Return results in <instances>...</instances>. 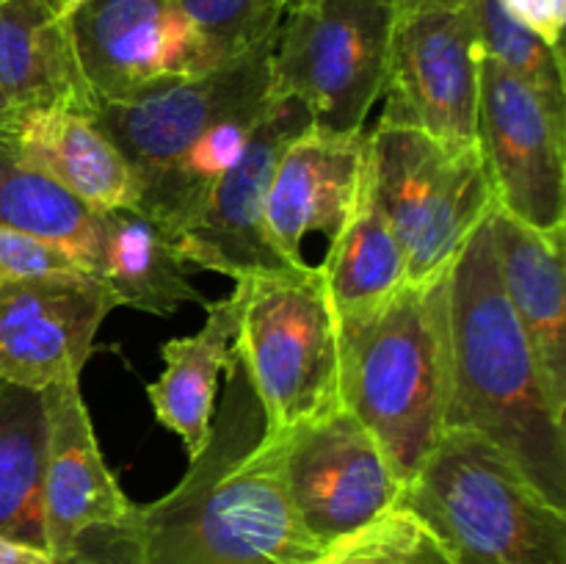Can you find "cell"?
Wrapping results in <instances>:
<instances>
[{
    "label": "cell",
    "instance_id": "obj_6",
    "mask_svg": "<svg viewBox=\"0 0 566 564\" xmlns=\"http://www.w3.org/2000/svg\"><path fill=\"white\" fill-rule=\"evenodd\" d=\"M376 205L407 263L409 285L446 276L464 243L495 208L479 147H446L412 127L368 133Z\"/></svg>",
    "mask_w": 566,
    "mask_h": 564
},
{
    "label": "cell",
    "instance_id": "obj_1",
    "mask_svg": "<svg viewBox=\"0 0 566 564\" xmlns=\"http://www.w3.org/2000/svg\"><path fill=\"white\" fill-rule=\"evenodd\" d=\"M210 437L180 484L130 523L97 531L122 564H315L321 545L293 509L285 437H265L263 407L232 348Z\"/></svg>",
    "mask_w": 566,
    "mask_h": 564
},
{
    "label": "cell",
    "instance_id": "obj_8",
    "mask_svg": "<svg viewBox=\"0 0 566 564\" xmlns=\"http://www.w3.org/2000/svg\"><path fill=\"white\" fill-rule=\"evenodd\" d=\"M481 39L475 3L398 17L379 125L412 127L446 147H473Z\"/></svg>",
    "mask_w": 566,
    "mask_h": 564
},
{
    "label": "cell",
    "instance_id": "obj_34",
    "mask_svg": "<svg viewBox=\"0 0 566 564\" xmlns=\"http://www.w3.org/2000/svg\"><path fill=\"white\" fill-rule=\"evenodd\" d=\"M282 3H285V9H287V6H291V3H293V0H282Z\"/></svg>",
    "mask_w": 566,
    "mask_h": 564
},
{
    "label": "cell",
    "instance_id": "obj_26",
    "mask_svg": "<svg viewBox=\"0 0 566 564\" xmlns=\"http://www.w3.org/2000/svg\"><path fill=\"white\" fill-rule=\"evenodd\" d=\"M475 11H479L481 53L523 77L556 114L566 116L564 50L551 48L531 28L520 25L497 0H475Z\"/></svg>",
    "mask_w": 566,
    "mask_h": 564
},
{
    "label": "cell",
    "instance_id": "obj_32",
    "mask_svg": "<svg viewBox=\"0 0 566 564\" xmlns=\"http://www.w3.org/2000/svg\"><path fill=\"white\" fill-rule=\"evenodd\" d=\"M475 3V0H398V11H429V9H462V6Z\"/></svg>",
    "mask_w": 566,
    "mask_h": 564
},
{
    "label": "cell",
    "instance_id": "obj_20",
    "mask_svg": "<svg viewBox=\"0 0 566 564\" xmlns=\"http://www.w3.org/2000/svg\"><path fill=\"white\" fill-rule=\"evenodd\" d=\"M241 310L243 282H235L230 296L208 302L202 330L160 346L164 370L147 387V396L158 424L180 437L188 457H197L210 437L219 379L232 359Z\"/></svg>",
    "mask_w": 566,
    "mask_h": 564
},
{
    "label": "cell",
    "instance_id": "obj_3",
    "mask_svg": "<svg viewBox=\"0 0 566 564\" xmlns=\"http://www.w3.org/2000/svg\"><path fill=\"white\" fill-rule=\"evenodd\" d=\"M340 404L376 437L401 484L446 431L448 274L337 318Z\"/></svg>",
    "mask_w": 566,
    "mask_h": 564
},
{
    "label": "cell",
    "instance_id": "obj_4",
    "mask_svg": "<svg viewBox=\"0 0 566 564\" xmlns=\"http://www.w3.org/2000/svg\"><path fill=\"white\" fill-rule=\"evenodd\" d=\"M398 503L423 518L459 564H566V509L475 431H442Z\"/></svg>",
    "mask_w": 566,
    "mask_h": 564
},
{
    "label": "cell",
    "instance_id": "obj_13",
    "mask_svg": "<svg viewBox=\"0 0 566 564\" xmlns=\"http://www.w3.org/2000/svg\"><path fill=\"white\" fill-rule=\"evenodd\" d=\"M114 307V291L94 271L0 282V382L42 393L81 379Z\"/></svg>",
    "mask_w": 566,
    "mask_h": 564
},
{
    "label": "cell",
    "instance_id": "obj_10",
    "mask_svg": "<svg viewBox=\"0 0 566 564\" xmlns=\"http://www.w3.org/2000/svg\"><path fill=\"white\" fill-rule=\"evenodd\" d=\"M61 20L94 105L213 70L177 0H61Z\"/></svg>",
    "mask_w": 566,
    "mask_h": 564
},
{
    "label": "cell",
    "instance_id": "obj_24",
    "mask_svg": "<svg viewBox=\"0 0 566 564\" xmlns=\"http://www.w3.org/2000/svg\"><path fill=\"white\" fill-rule=\"evenodd\" d=\"M48 412L42 393L0 382V536L44 547Z\"/></svg>",
    "mask_w": 566,
    "mask_h": 564
},
{
    "label": "cell",
    "instance_id": "obj_21",
    "mask_svg": "<svg viewBox=\"0 0 566 564\" xmlns=\"http://www.w3.org/2000/svg\"><path fill=\"white\" fill-rule=\"evenodd\" d=\"M103 280L119 307L171 315L186 302L208 307V299L193 288L191 265L175 238L142 210L103 213Z\"/></svg>",
    "mask_w": 566,
    "mask_h": 564
},
{
    "label": "cell",
    "instance_id": "obj_19",
    "mask_svg": "<svg viewBox=\"0 0 566 564\" xmlns=\"http://www.w3.org/2000/svg\"><path fill=\"white\" fill-rule=\"evenodd\" d=\"M0 94L14 114H94L97 105L72 59L61 0H0Z\"/></svg>",
    "mask_w": 566,
    "mask_h": 564
},
{
    "label": "cell",
    "instance_id": "obj_30",
    "mask_svg": "<svg viewBox=\"0 0 566 564\" xmlns=\"http://www.w3.org/2000/svg\"><path fill=\"white\" fill-rule=\"evenodd\" d=\"M0 564H55L44 547L0 536Z\"/></svg>",
    "mask_w": 566,
    "mask_h": 564
},
{
    "label": "cell",
    "instance_id": "obj_23",
    "mask_svg": "<svg viewBox=\"0 0 566 564\" xmlns=\"http://www.w3.org/2000/svg\"><path fill=\"white\" fill-rule=\"evenodd\" d=\"M0 224L59 243L83 269L103 271V213L17 158L6 144H0Z\"/></svg>",
    "mask_w": 566,
    "mask_h": 564
},
{
    "label": "cell",
    "instance_id": "obj_29",
    "mask_svg": "<svg viewBox=\"0 0 566 564\" xmlns=\"http://www.w3.org/2000/svg\"><path fill=\"white\" fill-rule=\"evenodd\" d=\"M509 17L520 25L531 28L536 36L545 39L551 48L564 50V25H566V0H497Z\"/></svg>",
    "mask_w": 566,
    "mask_h": 564
},
{
    "label": "cell",
    "instance_id": "obj_2",
    "mask_svg": "<svg viewBox=\"0 0 566 564\" xmlns=\"http://www.w3.org/2000/svg\"><path fill=\"white\" fill-rule=\"evenodd\" d=\"M446 429L490 440L566 509V415L503 291L490 216L448 271Z\"/></svg>",
    "mask_w": 566,
    "mask_h": 564
},
{
    "label": "cell",
    "instance_id": "obj_5",
    "mask_svg": "<svg viewBox=\"0 0 566 564\" xmlns=\"http://www.w3.org/2000/svg\"><path fill=\"white\" fill-rule=\"evenodd\" d=\"M235 354L263 407L265 437L340 409V330L321 265L243 276Z\"/></svg>",
    "mask_w": 566,
    "mask_h": 564
},
{
    "label": "cell",
    "instance_id": "obj_9",
    "mask_svg": "<svg viewBox=\"0 0 566 564\" xmlns=\"http://www.w3.org/2000/svg\"><path fill=\"white\" fill-rule=\"evenodd\" d=\"M475 147L503 213L531 230L566 232V116L486 55Z\"/></svg>",
    "mask_w": 566,
    "mask_h": 564
},
{
    "label": "cell",
    "instance_id": "obj_17",
    "mask_svg": "<svg viewBox=\"0 0 566 564\" xmlns=\"http://www.w3.org/2000/svg\"><path fill=\"white\" fill-rule=\"evenodd\" d=\"M0 144L17 158L36 166L59 186L75 194L88 208H138V177L119 149L97 127L92 114L81 111H28L0 127Z\"/></svg>",
    "mask_w": 566,
    "mask_h": 564
},
{
    "label": "cell",
    "instance_id": "obj_16",
    "mask_svg": "<svg viewBox=\"0 0 566 564\" xmlns=\"http://www.w3.org/2000/svg\"><path fill=\"white\" fill-rule=\"evenodd\" d=\"M368 171V133H329L310 125L282 153L265 197V230L287 265H310V232L335 238L354 213Z\"/></svg>",
    "mask_w": 566,
    "mask_h": 564
},
{
    "label": "cell",
    "instance_id": "obj_25",
    "mask_svg": "<svg viewBox=\"0 0 566 564\" xmlns=\"http://www.w3.org/2000/svg\"><path fill=\"white\" fill-rule=\"evenodd\" d=\"M315 564H459L423 518L403 503L324 545Z\"/></svg>",
    "mask_w": 566,
    "mask_h": 564
},
{
    "label": "cell",
    "instance_id": "obj_7",
    "mask_svg": "<svg viewBox=\"0 0 566 564\" xmlns=\"http://www.w3.org/2000/svg\"><path fill=\"white\" fill-rule=\"evenodd\" d=\"M271 53V92L307 108L313 127L365 133L385 86L398 0H293Z\"/></svg>",
    "mask_w": 566,
    "mask_h": 564
},
{
    "label": "cell",
    "instance_id": "obj_14",
    "mask_svg": "<svg viewBox=\"0 0 566 564\" xmlns=\"http://www.w3.org/2000/svg\"><path fill=\"white\" fill-rule=\"evenodd\" d=\"M293 509L321 545L396 506L401 479L376 437L346 407L285 437Z\"/></svg>",
    "mask_w": 566,
    "mask_h": 564
},
{
    "label": "cell",
    "instance_id": "obj_22",
    "mask_svg": "<svg viewBox=\"0 0 566 564\" xmlns=\"http://www.w3.org/2000/svg\"><path fill=\"white\" fill-rule=\"evenodd\" d=\"M321 274L337 318L368 313L407 285L403 252L376 205L370 171L357 208L329 241Z\"/></svg>",
    "mask_w": 566,
    "mask_h": 564
},
{
    "label": "cell",
    "instance_id": "obj_11",
    "mask_svg": "<svg viewBox=\"0 0 566 564\" xmlns=\"http://www.w3.org/2000/svg\"><path fill=\"white\" fill-rule=\"evenodd\" d=\"M274 42L276 36L208 72L158 81L133 97L94 108V122L136 171L138 188L182 158L227 114L269 97Z\"/></svg>",
    "mask_w": 566,
    "mask_h": 564
},
{
    "label": "cell",
    "instance_id": "obj_33",
    "mask_svg": "<svg viewBox=\"0 0 566 564\" xmlns=\"http://www.w3.org/2000/svg\"><path fill=\"white\" fill-rule=\"evenodd\" d=\"M11 119H14V111H11V105L6 103V97H3V94H0V127L9 125Z\"/></svg>",
    "mask_w": 566,
    "mask_h": 564
},
{
    "label": "cell",
    "instance_id": "obj_18",
    "mask_svg": "<svg viewBox=\"0 0 566 564\" xmlns=\"http://www.w3.org/2000/svg\"><path fill=\"white\" fill-rule=\"evenodd\" d=\"M497 269L509 304L531 341L556 407L566 415L564 232H539L492 208Z\"/></svg>",
    "mask_w": 566,
    "mask_h": 564
},
{
    "label": "cell",
    "instance_id": "obj_15",
    "mask_svg": "<svg viewBox=\"0 0 566 564\" xmlns=\"http://www.w3.org/2000/svg\"><path fill=\"white\" fill-rule=\"evenodd\" d=\"M42 398L48 412L42 490L44 551L61 564L77 551L83 536L130 523L136 503L125 495L105 464L81 396V379L48 387Z\"/></svg>",
    "mask_w": 566,
    "mask_h": 564
},
{
    "label": "cell",
    "instance_id": "obj_31",
    "mask_svg": "<svg viewBox=\"0 0 566 564\" xmlns=\"http://www.w3.org/2000/svg\"><path fill=\"white\" fill-rule=\"evenodd\" d=\"M61 564H122V562L114 556V553H111V547L105 545L97 534H88V536H83L81 545H77V551Z\"/></svg>",
    "mask_w": 566,
    "mask_h": 564
},
{
    "label": "cell",
    "instance_id": "obj_27",
    "mask_svg": "<svg viewBox=\"0 0 566 564\" xmlns=\"http://www.w3.org/2000/svg\"><path fill=\"white\" fill-rule=\"evenodd\" d=\"M177 6L199 33L213 66L274 39L285 14L282 0H177Z\"/></svg>",
    "mask_w": 566,
    "mask_h": 564
},
{
    "label": "cell",
    "instance_id": "obj_28",
    "mask_svg": "<svg viewBox=\"0 0 566 564\" xmlns=\"http://www.w3.org/2000/svg\"><path fill=\"white\" fill-rule=\"evenodd\" d=\"M64 271H88L59 243L0 224V282L31 280Z\"/></svg>",
    "mask_w": 566,
    "mask_h": 564
},
{
    "label": "cell",
    "instance_id": "obj_12",
    "mask_svg": "<svg viewBox=\"0 0 566 564\" xmlns=\"http://www.w3.org/2000/svg\"><path fill=\"white\" fill-rule=\"evenodd\" d=\"M313 125L298 100L271 92L235 164L219 177L208 202L177 238L191 269L243 280L263 271L293 269L282 260L265 230V197L287 144Z\"/></svg>",
    "mask_w": 566,
    "mask_h": 564
}]
</instances>
